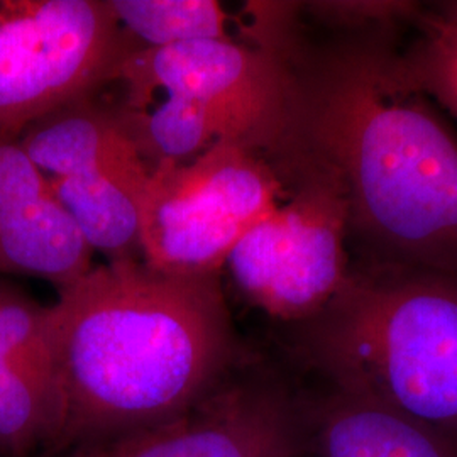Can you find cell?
I'll return each mask as SVG.
<instances>
[{
  "mask_svg": "<svg viewBox=\"0 0 457 457\" xmlns=\"http://www.w3.org/2000/svg\"><path fill=\"white\" fill-rule=\"evenodd\" d=\"M396 34L300 48L295 141L339 179L354 262L457 273V134L407 77Z\"/></svg>",
  "mask_w": 457,
  "mask_h": 457,
  "instance_id": "6da1fadb",
  "label": "cell"
},
{
  "mask_svg": "<svg viewBox=\"0 0 457 457\" xmlns=\"http://www.w3.org/2000/svg\"><path fill=\"white\" fill-rule=\"evenodd\" d=\"M49 326L62 415L48 454L181 413L237 361L220 273H166L143 260L94 266L58 290Z\"/></svg>",
  "mask_w": 457,
  "mask_h": 457,
  "instance_id": "7a4b0ae2",
  "label": "cell"
},
{
  "mask_svg": "<svg viewBox=\"0 0 457 457\" xmlns=\"http://www.w3.org/2000/svg\"><path fill=\"white\" fill-rule=\"evenodd\" d=\"M296 349L337 392L457 439V273L351 260Z\"/></svg>",
  "mask_w": 457,
  "mask_h": 457,
  "instance_id": "3957f363",
  "label": "cell"
},
{
  "mask_svg": "<svg viewBox=\"0 0 457 457\" xmlns=\"http://www.w3.org/2000/svg\"><path fill=\"white\" fill-rule=\"evenodd\" d=\"M288 188L228 254V273L249 303L303 322L322 311L351 271L347 207L336 173L295 141L279 158Z\"/></svg>",
  "mask_w": 457,
  "mask_h": 457,
  "instance_id": "277c9868",
  "label": "cell"
},
{
  "mask_svg": "<svg viewBox=\"0 0 457 457\" xmlns=\"http://www.w3.org/2000/svg\"><path fill=\"white\" fill-rule=\"evenodd\" d=\"M287 188L278 160L228 141L192 162L154 166L141 207L143 262L166 273H220Z\"/></svg>",
  "mask_w": 457,
  "mask_h": 457,
  "instance_id": "5b68a950",
  "label": "cell"
},
{
  "mask_svg": "<svg viewBox=\"0 0 457 457\" xmlns=\"http://www.w3.org/2000/svg\"><path fill=\"white\" fill-rule=\"evenodd\" d=\"M139 48L109 0H0V131L88 97Z\"/></svg>",
  "mask_w": 457,
  "mask_h": 457,
  "instance_id": "8992f818",
  "label": "cell"
},
{
  "mask_svg": "<svg viewBox=\"0 0 457 457\" xmlns=\"http://www.w3.org/2000/svg\"><path fill=\"white\" fill-rule=\"evenodd\" d=\"M115 80L128 88L126 109L141 111L156 92L194 100L219 120L224 139L277 158L296 124L294 58L236 39L139 48Z\"/></svg>",
  "mask_w": 457,
  "mask_h": 457,
  "instance_id": "52a82bcc",
  "label": "cell"
},
{
  "mask_svg": "<svg viewBox=\"0 0 457 457\" xmlns=\"http://www.w3.org/2000/svg\"><path fill=\"white\" fill-rule=\"evenodd\" d=\"M230 375L158 424L41 457H295L303 415L275 381Z\"/></svg>",
  "mask_w": 457,
  "mask_h": 457,
  "instance_id": "ba28073f",
  "label": "cell"
},
{
  "mask_svg": "<svg viewBox=\"0 0 457 457\" xmlns=\"http://www.w3.org/2000/svg\"><path fill=\"white\" fill-rule=\"evenodd\" d=\"M60 415L49 305L0 279V457L48 454Z\"/></svg>",
  "mask_w": 457,
  "mask_h": 457,
  "instance_id": "9c48e42d",
  "label": "cell"
},
{
  "mask_svg": "<svg viewBox=\"0 0 457 457\" xmlns=\"http://www.w3.org/2000/svg\"><path fill=\"white\" fill-rule=\"evenodd\" d=\"M92 254L19 137L0 131V275L60 290L94 268Z\"/></svg>",
  "mask_w": 457,
  "mask_h": 457,
  "instance_id": "30bf717a",
  "label": "cell"
},
{
  "mask_svg": "<svg viewBox=\"0 0 457 457\" xmlns=\"http://www.w3.org/2000/svg\"><path fill=\"white\" fill-rule=\"evenodd\" d=\"M19 141L46 179L111 173L147 179V166L134 145L120 111H109L88 97L41 117Z\"/></svg>",
  "mask_w": 457,
  "mask_h": 457,
  "instance_id": "8fae6325",
  "label": "cell"
},
{
  "mask_svg": "<svg viewBox=\"0 0 457 457\" xmlns=\"http://www.w3.org/2000/svg\"><path fill=\"white\" fill-rule=\"evenodd\" d=\"M322 457H457V439L366 398L334 393L315 410Z\"/></svg>",
  "mask_w": 457,
  "mask_h": 457,
  "instance_id": "7c38bea8",
  "label": "cell"
},
{
  "mask_svg": "<svg viewBox=\"0 0 457 457\" xmlns=\"http://www.w3.org/2000/svg\"><path fill=\"white\" fill-rule=\"evenodd\" d=\"M149 177L88 173L48 181L88 247L120 262L141 254V207Z\"/></svg>",
  "mask_w": 457,
  "mask_h": 457,
  "instance_id": "4fadbf2b",
  "label": "cell"
},
{
  "mask_svg": "<svg viewBox=\"0 0 457 457\" xmlns=\"http://www.w3.org/2000/svg\"><path fill=\"white\" fill-rule=\"evenodd\" d=\"M120 26L141 48H166L196 41L237 39L232 26L245 34V19L228 14L215 0H109Z\"/></svg>",
  "mask_w": 457,
  "mask_h": 457,
  "instance_id": "5bb4252c",
  "label": "cell"
},
{
  "mask_svg": "<svg viewBox=\"0 0 457 457\" xmlns=\"http://www.w3.org/2000/svg\"><path fill=\"white\" fill-rule=\"evenodd\" d=\"M120 115L151 170L162 163L192 162L224 139L222 128L211 111L179 96H164L151 111L124 107Z\"/></svg>",
  "mask_w": 457,
  "mask_h": 457,
  "instance_id": "9a60e30c",
  "label": "cell"
},
{
  "mask_svg": "<svg viewBox=\"0 0 457 457\" xmlns=\"http://www.w3.org/2000/svg\"><path fill=\"white\" fill-rule=\"evenodd\" d=\"M402 65L411 83L457 122V0L424 5Z\"/></svg>",
  "mask_w": 457,
  "mask_h": 457,
  "instance_id": "2e32d148",
  "label": "cell"
},
{
  "mask_svg": "<svg viewBox=\"0 0 457 457\" xmlns=\"http://www.w3.org/2000/svg\"><path fill=\"white\" fill-rule=\"evenodd\" d=\"M303 11L339 34L392 31L398 33L403 26H413L424 4L417 2H309Z\"/></svg>",
  "mask_w": 457,
  "mask_h": 457,
  "instance_id": "e0dca14e",
  "label": "cell"
}]
</instances>
